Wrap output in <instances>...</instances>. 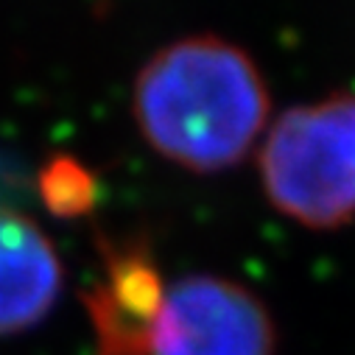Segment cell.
I'll list each match as a JSON object with an SVG mask.
<instances>
[{
    "label": "cell",
    "mask_w": 355,
    "mask_h": 355,
    "mask_svg": "<svg viewBox=\"0 0 355 355\" xmlns=\"http://www.w3.org/2000/svg\"><path fill=\"white\" fill-rule=\"evenodd\" d=\"M277 330L241 283L191 275L165 291L151 355H275Z\"/></svg>",
    "instance_id": "obj_3"
},
{
    "label": "cell",
    "mask_w": 355,
    "mask_h": 355,
    "mask_svg": "<svg viewBox=\"0 0 355 355\" xmlns=\"http://www.w3.org/2000/svg\"><path fill=\"white\" fill-rule=\"evenodd\" d=\"M40 196L59 218L87 216L96 205V176L76 157L59 154L40 171Z\"/></svg>",
    "instance_id": "obj_6"
},
{
    "label": "cell",
    "mask_w": 355,
    "mask_h": 355,
    "mask_svg": "<svg viewBox=\"0 0 355 355\" xmlns=\"http://www.w3.org/2000/svg\"><path fill=\"white\" fill-rule=\"evenodd\" d=\"M263 191L283 216L336 230L355 216V93L283 112L260 148Z\"/></svg>",
    "instance_id": "obj_2"
},
{
    "label": "cell",
    "mask_w": 355,
    "mask_h": 355,
    "mask_svg": "<svg viewBox=\"0 0 355 355\" xmlns=\"http://www.w3.org/2000/svg\"><path fill=\"white\" fill-rule=\"evenodd\" d=\"M165 291L146 243H104L101 277L81 294L96 355H151Z\"/></svg>",
    "instance_id": "obj_4"
},
{
    "label": "cell",
    "mask_w": 355,
    "mask_h": 355,
    "mask_svg": "<svg viewBox=\"0 0 355 355\" xmlns=\"http://www.w3.org/2000/svg\"><path fill=\"white\" fill-rule=\"evenodd\" d=\"M62 260L42 227L0 210V336L37 327L62 294Z\"/></svg>",
    "instance_id": "obj_5"
},
{
    "label": "cell",
    "mask_w": 355,
    "mask_h": 355,
    "mask_svg": "<svg viewBox=\"0 0 355 355\" xmlns=\"http://www.w3.org/2000/svg\"><path fill=\"white\" fill-rule=\"evenodd\" d=\"M132 110L146 143L196 173L235 168L257 143L272 110L254 59L216 34L162 45L137 73Z\"/></svg>",
    "instance_id": "obj_1"
}]
</instances>
